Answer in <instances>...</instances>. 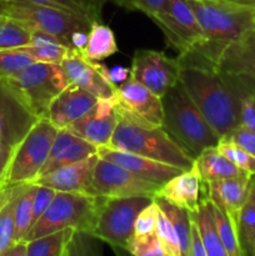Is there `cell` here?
Instances as JSON below:
<instances>
[{
  "label": "cell",
  "mask_w": 255,
  "mask_h": 256,
  "mask_svg": "<svg viewBox=\"0 0 255 256\" xmlns=\"http://www.w3.org/2000/svg\"><path fill=\"white\" fill-rule=\"evenodd\" d=\"M178 60L179 82L220 140L239 125L244 95L209 62L190 54L179 55Z\"/></svg>",
  "instance_id": "obj_1"
},
{
  "label": "cell",
  "mask_w": 255,
  "mask_h": 256,
  "mask_svg": "<svg viewBox=\"0 0 255 256\" xmlns=\"http://www.w3.org/2000/svg\"><path fill=\"white\" fill-rule=\"evenodd\" d=\"M188 2L204 32V44L188 54L216 68L224 50L254 28L255 8L230 0H188Z\"/></svg>",
  "instance_id": "obj_2"
},
{
  "label": "cell",
  "mask_w": 255,
  "mask_h": 256,
  "mask_svg": "<svg viewBox=\"0 0 255 256\" xmlns=\"http://www.w3.org/2000/svg\"><path fill=\"white\" fill-rule=\"evenodd\" d=\"M118 118V125L108 146L149 158L182 170L194 166V158L162 126H144L119 114Z\"/></svg>",
  "instance_id": "obj_3"
},
{
  "label": "cell",
  "mask_w": 255,
  "mask_h": 256,
  "mask_svg": "<svg viewBox=\"0 0 255 256\" xmlns=\"http://www.w3.org/2000/svg\"><path fill=\"white\" fill-rule=\"evenodd\" d=\"M162 100V128L192 158L202 150L216 146L219 136L192 102L180 82L172 88Z\"/></svg>",
  "instance_id": "obj_4"
},
{
  "label": "cell",
  "mask_w": 255,
  "mask_h": 256,
  "mask_svg": "<svg viewBox=\"0 0 255 256\" xmlns=\"http://www.w3.org/2000/svg\"><path fill=\"white\" fill-rule=\"evenodd\" d=\"M100 198L82 192H56L46 212L30 228L24 242L64 229L92 234L98 218Z\"/></svg>",
  "instance_id": "obj_5"
},
{
  "label": "cell",
  "mask_w": 255,
  "mask_h": 256,
  "mask_svg": "<svg viewBox=\"0 0 255 256\" xmlns=\"http://www.w3.org/2000/svg\"><path fill=\"white\" fill-rule=\"evenodd\" d=\"M38 119H46L52 100L68 86L60 64L32 62L6 79Z\"/></svg>",
  "instance_id": "obj_6"
},
{
  "label": "cell",
  "mask_w": 255,
  "mask_h": 256,
  "mask_svg": "<svg viewBox=\"0 0 255 256\" xmlns=\"http://www.w3.org/2000/svg\"><path fill=\"white\" fill-rule=\"evenodd\" d=\"M0 16L16 20L32 30L49 32L70 49H72L74 32H89L92 26L90 22L79 18L28 0H0Z\"/></svg>",
  "instance_id": "obj_7"
},
{
  "label": "cell",
  "mask_w": 255,
  "mask_h": 256,
  "mask_svg": "<svg viewBox=\"0 0 255 256\" xmlns=\"http://www.w3.org/2000/svg\"><path fill=\"white\" fill-rule=\"evenodd\" d=\"M154 202V196L100 198L96 222L92 235L114 249L124 250L134 235V225L142 209Z\"/></svg>",
  "instance_id": "obj_8"
},
{
  "label": "cell",
  "mask_w": 255,
  "mask_h": 256,
  "mask_svg": "<svg viewBox=\"0 0 255 256\" xmlns=\"http://www.w3.org/2000/svg\"><path fill=\"white\" fill-rule=\"evenodd\" d=\"M58 129L48 119H39L15 146L5 186L32 184L46 162Z\"/></svg>",
  "instance_id": "obj_9"
},
{
  "label": "cell",
  "mask_w": 255,
  "mask_h": 256,
  "mask_svg": "<svg viewBox=\"0 0 255 256\" xmlns=\"http://www.w3.org/2000/svg\"><path fill=\"white\" fill-rule=\"evenodd\" d=\"M152 20L160 28L166 44L179 55L195 52L204 44V32L188 0H168Z\"/></svg>",
  "instance_id": "obj_10"
},
{
  "label": "cell",
  "mask_w": 255,
  "mask_h": 256,
  "mask_svg": "<svg viewBox=\"0 0 255 256\" xmlns=\"http://www.w3.org/2000/svg\"><path fill=\"white\" fill-rule=\"evenodd\" d=\"M216 69L244 96L255 94V28L244 32L224 50Z\"/></svg>",
  "instance_id": "obj_11"
},
{
  "label": "cell",
  "mask_w": 255,
  "mask_h": 256,
  "mask_svg": "<svg viewBox=\"0 0 255 256\" xmlns=\"http://www.w3.org/2000/svg\"><path fill=\"white\" fill-rule=\"evenodd\" d=\"M114 100L119 115L144 126H162L164 109L162 98L150 92L134 78L129 76L124 82L116 85Z\"/></svg>",
  "instance_id": "obj_12"
},
{
  "label": "cell",
  "mask_w": 255,
  "mask_h": 256,
  "mask_svg": "<svg viewBox=\"0 0 255 256\" xmlns=\"http://www.w3.org/2000/svg\"><path fill=\"white\" fill-rule=\"evenodd\" d=\"M159 185L135 176L124 168L98 156L92 168V192L98 198L155 196Z\"/></svg>",
  "instance_id": "obj_13"
},
{
  "label": "cell",
  "mask_w": 255,
  "mask_h": 256,
  "mask_svg": "<svg viewBox=\"0 0 255 256\" xmlns=\"http://www.w3.org/2000/svg\"><path fill=\"white\" fill-rule=\"evenodd\" d=\"M179 60L169 58L164 52L136 50L132 62L130 76L162 98L179 82Z\"/></svg>",
  "instance_id": "obj_14"
},
{
  "label": "cell",
  "mask_w": 255,
  "mask_h": 256,
  "mask_svg": "<svg viewBox=\"0 0 255 256\" xmlns=\"http://www.w3.org/2000/svg\"><path fill=\"white\" fill-rule=\"evenodd\" d=\"M60 66L68 85H75L98 99L114 98L116 85L109 79L106 65L89 62L78 50H72Z\"/></svg>",
  "instance_id": "obj_15"
},
{
  "label": "cell",
  "mask_w": 255,
  "mask_h": 256,
  "mask_svg": "<svg viewBox=\"0 0 255 256\" xmlns=\"http://www.w3.org/2000/svg\"><path fill=\"white\" fill-rule=\"evenodd\" d=\"M38 120L10 82L0 79V142L15 148Z\"/></svg>",
  "instance_id": "obj_16"
},
{
  "label": "cell",
  "mask_w": 255,
  "mask_h": 256,
  "mask_svg": "<svg viewBox=\"0 0 255 256\" xmlns=\"http://www.w3.org/2000/svg\"><path fill=\"white\" fill-rule=\"evenodd\" d=\"M118 120L119 118L114 98L99 99L84 116L72 122L66 129L99 148L109 144Z\"/></svg>",
  "instance_id": "obj_17"
},
{
  "label": "cell",
  "mask_w": 255,
  "mask_h": 256,
  "mask_svg": "<svg viewBox=\"0 0 255 256\" xmlns=\"http://www.w3.org/2000/svg\"><path fill=\"white\" fill-rule=\"evenodd\" d=\"M98 156L114 162V164L126 169L135 176L140 178L145 182L159 185V186H162L165 182L172 180L180 172H185L176 166L164 164V162H156V160L149 159V158L112 149L108 145L98 148Z\"/></svg>",
  "instance_id": "obj_18"
},
{
  "label": "cell",
  "mask_w": 255,
  "mask_h": 256,
  "mask_svg": "<svg viewBox=\"0 0 255 256\" xmlns=\"http://www.w3.org/2000/svg\"><path fill=\"white\" fill-rule=\"evenodd\" d=\"M98 98L75 85L69 84L50 104L46 119L59 129H66L84 116L98 102Z\"/></svg>",
  "instance_id": "obj_19"
},
{
  "label": "cell",
  "mask_w": 255,
  "mask_h": 256,
  "mask_svg": "<svg viewBox=\"0 0 255 256\" xmlns=\"http://www.w3.org/2000/svg\"><path fill=\"white\" fill-rule=\"evenodd\" d=\"M205 188V182L194 165L192 169L180 172L160 186L154 198H162L175 206L195 212L202 200L206 196H202Z\"/></svg>",
  "instance_id": "obj_20"
},
{
  "label": "cell",
  "mask_w": 255,
  "mask_h": 256,
  "mask_svg": "<svg viewBox=\"0 0 255 256\" xmlns=\"http://www.w3.org/2000/svg\"><path fill=\"white\" fill-rule=\"evenodd\" d=\"M96 159L98 154L82 162L62 166L48 174L42 175L32 184L48 186L50 189H54L55 192H82V194L92 195V174Z\"/></svg>",
  "instance_id": "obj_21"
},
{
  "label": "cell",
  "mask_w": 255,
  "mask_h": 256,
  "mask_svg": "<svg viewBox=\"0 0 255 256\" xmlns=\"http://www.w3.org/2000/svg\"><path fill=\"white\" fill-rule=\"evenodd\" d=\"M98 154V146L82 139L68 129H59L52 142L49 156L42 166L39 176L62 166L82 162ZM38 176V178H39Z\"/></svg>",
  "instance_id": "obj_22"
},
{
  "label": "cell",
  "mask_w": 255,
  "mask_h": 256,
  "mask_svg": "<svg viewBox=\"0 0 255 256\" xmlns=\"http://www.w3.org/2000/svg\"><path fill=\"white\" fill-rule=\"evenodd\" d=\"M252 178L254 175L248 174L244 176L212 180L205 184L208 198L214 204L225 210L235 225L240 209L249 195Z\"/></svg>",
  "instance_id": "obj_23"
},
{
  "label": "cell",
  "mask_w": 255,
  "mask_h": 256,
  "mask_svg": "<svg viewBox=\"0 0 255 256\" xmlns=\"http://www.w3.org/2000/svg\"><path fill=\"white\" fill-rule=\"evenodd\" d=\"M194 165L196 166L202 182H206L212 180L229 179V178H238L248 175L249 172L232 164L228 158H225L216 146L208 148L202 150L195 158Z\"/></svg>",
  "instance_id": "obj_24"
},
{
  "label": "cell",
  "mask_w": 255,
  "mask_h": 256,
  "mask_svg": "<svg viewBox=\"0 0 255 256\" xmlns=\"http://www.w3.org/2000/svg\"><path fill=\"white\" fill-rule=\"evenodd\" d=\"M19 49L28 52L35 62L52 64H60L72 50L59 38L42 30H32L30 44Z\"/></svg>",
  "instance_id": "obj_25"
},
{
  "label": "cell",
  "mask_w": 255,
  "mask_h": 256,
  "mask_svg": "<svg viewBox=\"0 0 255 256\" xmlns=\"http://www.w3.org/2000/svg\"><path fill=\"white\" fill-rule=\"evenodd\" d=\"M196 222L198 230H199L200 238H202V245H204L205 252L208 256H229L219 235H218L216 228L214 224L212 210V200L206 196L202 200L199 208L195 212H190Z\"/></svg>",
  "instance_id": "obj_26"
},
{
  "label": "cell",
  "mask_w": 255,
  "mask_h": 256,
  "mask_svg": "<svg viewBox=\"0 0 255 256\" xmlns=\"http://www.w3.org/2000/svg\"><path fill=\"white\" fill-rule=\"evenodd\" d=\"M116 40L112 30L100 22H92L88 32V42L80 54L92 62H102L118 52Z\"/></svg>",
  "instance_id": "obj_27"
},
{
  "label": "cell",
  "mask_w": 255,
  "mask_h": 256,
  "mask_svg": "<svg viewBox=\"0 0 255 256\" xmlns=\"http://www.w3.org/2000/svg\"><path fill=\"white\" fill-rule=\"evenodd\" d=\"M22 185L2 188L0 202V256H2L14 244V209Z\"/></svg>",
  "instance_id": "obj_28"
},
{
  "label": "cell",
  "mask_w": 255,
  "mask_h": 256,
  "mask_svg": "<svg viewBox=\"0 0 255 256\" xmlns=\"http://www.w3.org/2000/svg\"><path fill=\"white\" fill-rule=\"evenodd\" d=\"M28 2L45 5L92 24L95 22H100L102 6L106 0H28Z\"/></svg>",
  "instance_id": "obj_29"
},
{
  "label": "cell",
  "mask_w": 255,
  "mask_h": 256,
  "mask_svg": "<svg viewBox=\"0 0 255 256\" xmlns=\"http://www.w3.org/2000/svg\"><path fill=\"white\" fill-rule=\"evenodd\" d=\"M240 245L246 256H255V175L252 188L236 219Z\"/></svg>",
  "instance_id": "obj_30"
},
{
  "label": "cell",
  "mask_w": 255,
  "mask_h": 256,
  "mask_svg": "<svg viewBox=\"0 0 255 256\" xmlns=\"http://www.w3.org/2000/svg\"><path fill=\"white\" fill-rule=\"evenodd\" d=\"M158 206L169 218L178 235L182 256H192V216L188 210L170 204L162 198H154Z\"/></svg>",
  "instance_id": "obj_31"
},
{
  "label": "cell",
  "mask_w": 255,
  "mask_h": 256,
  "mask_svg": "<svg viewBox=\"0 0 255 256\" xmlns=\"http://www.w3.org/2000/svg\"><path fill=\"white\" fill-rule=\"evenodd\" d=\"M74 234V229H64L26 242V256H64Z\"/></svg>",
  "instance_id": "obj_32"
},
{
  "label": "cell",
  "mask_w": 255,
  "mask_h": 256,
  "mask_svg": "<svg viewBox=\"0 0 255 256\" xmlns=\"http://www.w3.org/2000/svg\"><path fill=\"white\" fill-rule=\"evenodd\" d=\"M35 184H24L22 186L14 209V242H24L32 225V199Z\"/></svg>",
  "instance_id": "obj_33"
},
{
  "label": "cell",
  "mask_w": 255,
  "mask_h": 256,
  "mask_svg": "<svg viewBox=\"0 0 255 256\" xmlns=\"http://www.w3.org/2000/svg\"><path fill=\"white\" fill-rule=\"evenodd\" d=\"M212 218H214V224L216 228L218 235L224 245L229 256H246L244 254L240 245L239 236H238L236 225L232 222V218L222 210V208L218 206L216 204L212 202Z\"/></svg>",
  "instance_id": "obj_34"
},
{
  "label": "cell",
  "mask_w": 255,
  "mask_h": 256,
  "mask_svg": "<svg viewBox=\"0 0 255 256\" xmlns=\"http://www.w3.org/2000/svg\"><path fill=\"white\" fill-rule=\"evenodd\" d=\"M32 29L16 20L0 16V50L19 49L30 44Z\"/></svg>",
  "instance_id": "obj_35"
},
{
  "label": "cell",
  "mask_w": 255,
  "mask_h": 256,
  "mask_svg": "<svg viewBox=\"0 0 255 256\" xmlns=\"http://www.w3.org/2000/svg\"><path fill=\"white\" fill-rule=\"evenodd\" d=\"M36 62L22 49L0 50V79H9L22 69Z\"/></svg>",
  "instance_id": "obj_36"
},
{
  "label": "cell",
  "mask_w": 255,
  "mask_h": 256,
  "mask_svg": "<svg viewBox=\"0 0 255 256\" xmlns=\"http://www.w3.org/2000/svg\"><path fill=\"white\" fill-rule=\"evenodd\" d=\"M124 250L132 256H166L155 232L145 235H132Z\"/></svg>",
  "instance_id": "obj_37"
},
{
  "label": "cell",
  "mask_w": 255,
  "mask_h": 256,
  "mask_svg": "<svg viewBox=\"0 0 255 256\" xmlns=\"http://www.w3.org/2000/svg\"><path fill=\"white\" fill-rule=\"evenodd\" d=\"M158 205V204H156ZM155 232H156L158 238H159L162 246L164 249V252L166 256H182L180 252V245L178 235L175 232L174 226H172V222L169 218L164 214L162 209L159 208V212H158V220H156V228H155Z\"/></svg>",
  "instance_id": "obj_38"
},
{
  "label": "cell",
  "mask_w": 255,
  "mask_h": 256,
  "mask_svg": "<svg viewBox=\"0 0 255 256\" xmlns=\"http://www.w3.org/2000/svg\"><path fill=\"white\" fill-rule=\"evenodd\" d=\"M216 149L238 168L249 172V174L255 175V156L250 155L242 148L236 146L229 142H225L222 139L219 140Z\"/></svg>",
  "instance_id": "obj_39"
},
{
  "label": "cell",
  "mask_w": 255,
  "mask_h": 256,
  "mask_svg": "<svg viewBox=\"0 0 255 256\" xmlns=\"http://www.w3.org/2000/svg\"><path fill=\"white\" fill-rule=\"evenodd\" d=\"M109 2L129 12H142L152 19L164 9L168 0H109Z\"/></svg>",
  "instance_id": "obj_40"
},
{
  "label": "cell",
  "mask_w": 255,
  "mask_h": 256,
  "mask_svg": "<svg viewBox=\"0 0 255 256\" xmlns=\"http://www.w3.org/2000/svg\"><path fill=\"white\" fill-rule=\"evenodd\" d=\"M76 256H102V240L88 232H75L72 236Z\"/></svg>",
  "instance_id": "obj_41"
},
{
  "label": "cell",
  "mask_w": 255,
  "mask_h": 256,
  "mask_svg": "<svg viewBox=\"0 0 255 256\" xmlns=\"http://www.w3.org/2000/svg\"><path fill=\"white\" fill-rule=\"evenodd\" d=\"M222 139L242 148V150L255 156V132H252V130L246 129L242 125H238L235 129L228 132Z\"/></svg>",
  "instance_id": "obj_42"
},
{
  "label": "cell",
  "mask_w": 255,
  "mask_h": 256,
  "mask_svg": "<svg viewBox=\"0 0 255 256\" xmlns=\"http://www.w3.org/2000/svg\"><path fill=\"white\" fill-rule=\"evenodd\" d=\"M158 212H159V206L154 200L138 215L134 225V235H145L154 232L155 228H156Z\"/></svg>",
  "instance_id": "obj_43"
},
{
  "label": "cell",
  "mask_w": 255,
  "mask_h": 256,
  "mask_svg": "<svg viewBox=\"0 0 255 256\" xmlns=\"http://www.w3.org/2000/svg\"><path fill=\"white\" fill-rule=\"evenodd\" d=\"M55 194H56V192H55L54 189H50V188L48 186L35 184L34 199H32V225H34L35 222L40 219V216L46 212L50 202L54 199Z\"/></svg>",
  "instance_id": "obj_44"
},
{
  "label": "cell",
  "mask_w": 255,
  "mask_h": 256,
  "mask_svg": "<svg viewBox=\"0 0 255 256\" xmlns=\"http://www.w3.org/2000/svg\"><path fill=\"white\" fill-rule=\"evenodd\" d=\"M239 125L255 132V94L245 95L242 99Z\"/></svg>",
  "instance_id": "obj_45"
},
{
  "label": "cell",
  "mask_w": 255,
  "mask_h": 256,
  "mask_svg": "<svg viewBox=\"0 0 255 256\" xmlns=\"http://www.w3.org/2000/svg\"><path fill=\"white\" fill-rule=\"evenodd\" d=\"M14 146L8 145L0 142V189L5 186L6 175L9 172L10 162H12V154H14Z\"/></svg>",
  "instance_id": "obj_46"
},
{
  "label": "cell",
  "mask_w": 255,
  "mask_h": 256,
  "mask_svg": "<svg viewBox=\"0 0 255 256\" xmlns=\"http://www.w3.org/2000/svg\"><path fill=\"white\" fill-rule=\"evenodd\" d=\"M192 216V214H190ZM192 256H208L205 252L204 245H202V238H200L199 230H198L196 222L192 216Z\"/></svg>",
  "instance_id": "obj_47"
},
{
  "label": "cell",
  "mask_w": 255,
  "mask_h": 256,
  "mask_svg": "<svg viewBox=\"0 0 255 256\" xmlns=\"http://www.w3.org/2000/svg\"><path fill=\"white\" fill-rule=\"evenodd\" d=\"M108 75H109V79L114 82L115 85L122 84L125 80L129 79L130 76V69L124 66H114L112 69L108 70Z\"/></svg>",
  "instance_id": "obj_48"
},
{
  "label": "cell",
  "mask_w": 255,
  "mask_h": 256,
  "mask_svg": "<svg viewBox=\"0 0 255 256\" xmlns=\"http://www.w3.org/2000/svg\"><path fill=\"white\" fill-rule=\"evenodd\" d=\"M2 256H26V242H14Z\"/></svg>",
  "instance_id": "obj_49"
},
{
  "label": "cell",
  "mask_w": 255,
  "mask_h": 256,
  "mask_svg": "<svg viewBox=\"0 0 255 256\" xmlns=\"http://www.w3.org/2000/svg\"><path fill=\"white\" fill-rule=\"evenodd\" d=\"M64 256H76V254H75V246H74V242H72H72H69V245H68V249L66 252H65Z\"/></svg>",
  "instance_id": "obj_50"
},
{
  "label": "cell",
  "mask_w": 255,
  "mask_h": 256,
  "mask_svg": "<svg viewBox=\"0 0 255 256\" xmlns=\"http://www.w3.org/2000/svg\"><path fill=\"white\" fill-rule=\"evenodd\" d=\"M230 2H238V4L248 5V6L255 8V0H230Z\"/></svg>",
  "instance_id": "obj_51"
},
{
  "label": "cell",
  "mask_w": 255,
  "mask_h": 256,
  "mask_svg": "<svg viewBox=\"0 0 255 256\" xmlns=\"http://www.w3.org/2000/svg\"><path fill=\"white\" fill-rule=\"evenodd\" d=\"M116 255H118V256H132V255H130L128 252H126V254H122V252H116Z\"/></svg>",
  "instance_id": "obj_52"
},
{
  "label": "cell",
  "mask_w": 255,
  "mask_h": 256,
  "mask_svg": "<svg viewBox=\"0 0 255 256\" xmlns=\"http://www.w3.org/2000/svg\"><path fill=\"white\" fill-rule=\"evenodd\" d=\"M0 202H2V189H0Z\"/></svg>",
  "instance_id": "obj_53"
},
{
  "label": "cell",
  "mask_w": 255,
  "mask_h": 256,
  "mask_svg": "<svg viewBox=\"0 0 255 256\" xmlns=\"http://www.w3.org/2000/svg\"><path fill=\"white\" fill-rule=\"evenodd\" d=\"M254 28H255V19H254Z\"/></svg>",
  "instance_id": "obj_54"
}]
</instances>
